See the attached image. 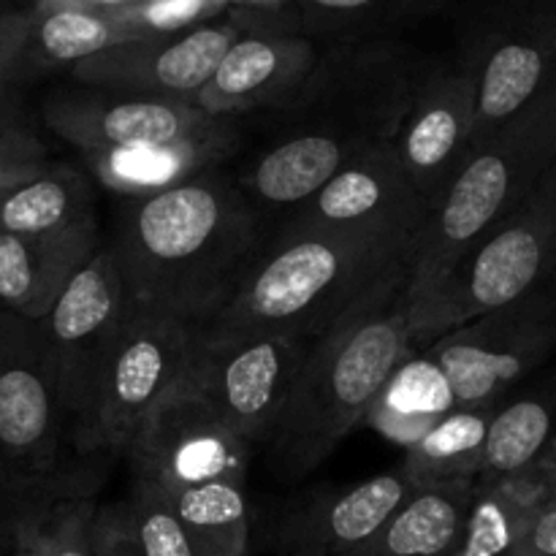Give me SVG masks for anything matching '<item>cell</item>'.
Masks as SVG:
<instances>
[{
	"label": "cell",
	"mask_w": 556,
	"mask_h": 556,
	"mask_svg": "<svg viewBox=\"0 0 556 556\" xmlns=\"http://www.w3.org/2000/svg\"><path fill=\"white\" fill-rule=\"evenodd\" d=\"M456 407L448 375L427 351H418L391 375L364 424L407 451Z\"/></svg>",
	"instance_id": "obj_26"
},
{
	"label": "cell",
	"mask_w": 556,
	"mask_h": 556,
	"mask_svg": "<svg viewBox=\"0 0 556 556\" xmlns=\"http://www.w3.org/2000/svg\"><path fill=\"white\" fill-rule=\"evenodd\" d=\"M199 329L134 307L101 364L90 405L74 434L79 454H125L130 438L188 369Z\"/></svg>",
	"instance_id": "obj_8"
},
{
	"label": "cell",
	"mask_w": 556,
	"mask_h": 556,
	"mask_svg": "<svg viewBox=\"0 0 556 556\" xmlns=\"http://www.w3.org/2000/svg\"><path fill=\"white\" fill-rule=\"evenodd\" d=\"M27 11H0V123H27L22 114V79L16 71Z\"/></svg>",
	"instance_id": "obj_35"
},
{
	"label": "cell",
	"mask_w": 556,
	"mask_h": 556,
	"mask_svg": "<svg viewBox=\"0 0 556 556\" xmlns=\"http://www.w3.org/2000/svg\"><path fill=\"white\" fill-rule=\"evenodd\" d=\"M96 220L90 179L65 163H52L43 174L0 190V237L54 233Z\"/></svg>",
	"instance_id": "obj_27"
},
{
	"label": "cell",
	"mask_w": 556,
	"mask_h": 556,
	"mask_svg": "<svg viewBox=\"0 0 556 556\" xmlns=\"http://www.w3.org/2000/svg\"><path fill=\"white\" fill-rule=\"evenodd\" d=\"M476 483L418 486L367 543L345 556H451L465 530Z\"/></svg>",
	"instance_id": "obj_25"
},
{
	"label": "cell",
	"mask_w": 556,
	"mask_h": 556,
	"mask_svg": "<svg viewBox=\"0 0 556 556\" xmlns=\"http://www.w3.org/2000/svg\"><path fill=\"white\" fill-rule=\"evenodd\" d=\"M244 27V16L231 14L177 33L136 38L74 65L71 76L92 90L195 103Z\"/></svg>",
	"instance_id": "obj_14"
},
{
	"label": "cell",
	"mask_w": 556,
	"mask_h": 556,
	"mask_svg": "<svg viewBox=\"0 0 556 556\" xmlns=\"http://www.w3.org/2000/svg\"><path fill=\"white\" fill-rule=\"evenodd\" d=\"M233 123L223 125L215 134L185 139L177 144L139 147V150L85 152V163L92 177L123 199H147L163 193L199 174L217 168L237 147Z\"/></svg>",
	"instance_id": "obj_24"
},
{
	"label": "cell",
	"mask_w": 556,
	"mask_h": 556,
	"mask_svg": "<svg viewBox=\"0 0 556 556\" xmlns=\"http://www.w3.org/2000/svg\"><path fill=\"white\" fill-rule=\"evenodd\" d=\"M25 11V36L16 58L22 85L52 71L74 68L119 43L147 38L125 5L36 3Z\"/></svg>",
	"instance_id": "obj_22"
},
{
	"label": "cell",
	"mask_w": 556,
	"mask_h": 556,
	"mask_svg": "<svg viewBox=\"0 0 556 556\" xmlns=\"http://www.w3.org/2000/svg\"><path fill=\"white\" fill-rule=\"evenodd\" d=\"M448 0H296L304 36L331 43L375 41L434 14Z\"/></svg>",
	"instance_id": "obj_31"
},
{
	"label": "cell",
	"mask_w": 556,
	"mask_h": 556,
	"mask_svg": "<svg viewBox=\"0 0 556 556\" xmlns=\"http://www.w3.org/2000/svg\"><path fill=\"white\" fill-rule=\"evenodd\" d=\"M27 505L22 503L20 494L9 483V478L0 470V556H11V546H14L16 527H20L22 516L27 514Z\"/></svg>",
	"instance_id": "obj_38"
},
{
	"label": "cell",
	"mask_w": 556,
	"mask_h": 556,
	"mask_svg": "<svg viewBox=\"0 0 556 556\" xmlns=\"http://www.w3.org/2000/svg\"><path fill=\"white\" fill-rule=\"evenodd\" d=\"M556 166V81L530 109L478 141L443 204L429 215L405 282L407 313L462 255L519 210Z\"/></svg>",
	"instance_id": "obj_4"
},
{
	"label": "cell",
	"mask_w": 556,
	"mask_h": 556,
	"mask_svg": "<svg viewBox=\"0 0 556 556\" xmlns=\"http://www.w3.org/2000/svg\"><path fill=\"white\" fill-rule=\"evenodd\" d=\"M324 49L304 33L244 27L215 76L195 98V106L217 119L250 112H277L318 68Z\"/></svg>",
	"instance_id": "obj_17"
},
{
	"label": "cell",
	"mask_w": 556,
	"mask_h": 556,
	"mask_svg": "<svg viewBox=\"0 0 556 556\" xmlns=\"http://www.w3.org/2000/svg\"><path fill=\"white\" fill-rule=\"evenodd\" d=\"M429 210L413 188L394 144H380L342 168L282 226L369 228L421 237Z\"/></svg>",
	"instance_id": "obj_18"
},
{
	"label": "cell",
	"mask_w": 556,
	"mask_h": 556,
	"mask_svg": "<svg viewBox=\"0 0 556 556\" xmlns=\"http://www.w3.org/2000/svg\"><path fill=\"white\" fill-rule=\"evenodd\" d=\"M405 282L407 275L386 280L313 340L264 445L271 472L282 481H296L324 465L364 424L391 375L416 353Z\"/></svg>",
	"instance_id": "obj_3"
},
{
	"label": "cell",
	"mask_w": 556,
	"mask_h": 556,
	"mask_svg": "<svg viewBox=\"0 0 556 556\" xmlns=\"http://www.w3.org/2000/svg\"><path fill=\"white\" fill-rule=\"evenodd\" d=\"M96 500L90 494H71L49 505L43 516L47 556H96L92 525H96Z\"/></svg>",
	"instance_id": "obj_33"
},
{
	"label": "cell",
	"mask_w": 556,
	"mask_h": 556,
	"mask_svg": "<svg viewBox=\"0 0 556 556\" xmlns=\"http://www.w3.org/2000/svg\"><path fill=\"white\" fill-rule=\"evenodd\" d=\"M47 508H30L22 516L20 527H16L14 546L11 556H47V535H43V516Z\"/></svg>",
	"instance_id": "obj_39"
},
{
	"label": "cell",
	"mask_w": 556,
	"mask_h": 556,
	"mask_svg": "<svg viewBox=\"0 0 556 556\" xmlns=\"http://www.w3.org/2000/svg\"><path fill=\"white\" fill-rule=\"evenodd\" d=\"M313 337L266 334L239 342H195L182 383L193 389L231 432L266 445L291 396Z\"/></svg>",
	"instance_id": "obj_10"
},
{
	"label": "cell",
	"mask_w": 556,
	"mask_h": 556,
	"mask_svg": "<svg viewBox=\"0 0 556 556\" xmlns=\"http://www.w3.org/2000/svg\"><path fill=\"white\" fill-rule=\"evenodd\" d=\"M68 443L71 424L38 324L0 309V470L27 508L90 494L60 476Z\"/></svg>",
	"instance_id": "obj_7"
},
{
	"label": "cell",
	"mask_w": 556,
	"mask_h": 556,
	"mask_svg": "<svg viewBox=\"0 0 556 556\" xmlns=\"http://www.w3.org/2000/svg\"><path fill=\"white\" fill-rule=\"evenodd\" d=\"M556 351V288L481 315L427 348L448 375L459 407L500 405Z\"/></svg>",
	"instance_id": "obj_9"
},
{
	"label": "cell",
	"mask_w": 556,
	"mask_h": 556,
	"mask_svg": "<svg viewBox=\"0 0 556 556\" xmlns=\"http://www.w3.org/2000/svg\"><path fill=\"white\" fill-rule=\"evenodd\" d=\"M476 103V144L541 96L556 81V5L510 11L486 22L456 60Z\"/></svg>",
	"instance_id": "obj_12"
},
{
	"label": "cell",
	"mask_w": 556,
	"mask_h": 556,
	"mask_svg": "<svg viewBox=\"0 0 556 556\" xmlns=\"http://www.w3.org/2000/svg\"><path fill=\"white\" fill-rule=\"evenodd\" d=\"M43 123L63 141L85 152L139 150L177 144L215 134L231 119H217L195 103L119 92H58L43 103Z\"/></svg>",
	"instance_id": "obj_15"
},
{
	"label": "cell",
	"mask_w": 556,
	"mask_h": 556,
	"mask_svg": "<svg viewBox=\"0 0 556 556\" xmlns=\"http://www.w3.org/2000/svg\"><path fill=\"white\" fill-rule=\"evenodd\" d=\"M101 248L96 220L54 233H3L0 309L25 320H43Z\"/></svg>",
	"instance_id": "obj_20"
},
{
	"label": "cell",
	"mask_w": 556,
	"mask_h": 556,
	"mask_svg": "<svg viewBox=\"0 0 556 556\" xmlns=\"http://www.w3.org/2000/svg\"><path fill=\"white\" fill-rule=\"evenodd\" d=\"M367 150L372 147L324 130H280V139L271 141L239 177V188L261 215L280 212L291 217Z\"/></svg>",
	"instance_id": "obj_21"
},
{
	"label": "cell",
	"mask_w": 556,
	"mask_h": 556,
	"mask_svg": "<svg viewBox=\"0 0 556 556\" xmlns=\"http://www.w3.org/2000/svg\"><path fill=\"white\" fill-rule=\"evenodd\" d=\"M508 556H556V481L532 510L525 532Z\"/></svg>",
	"instance_id": "obj_37"
},
{
	"label": "cell",
	"mask_w": 556,
	"mask_h": 556,
	"mask_svg": "<svg viewBox=\"0 0 556 556\" xmlns=\"http://www.w3.org/2000/svg\"><path fill=\"white\" fill-rule=\"evenodd\" d=\"M163 497L201 556H248L250 510L244 483L217 481L168 489Z\"/></svg>",
	"instance_id": "obj_30"
},
{
	"label": "cell",
	"mask_w": 556,
	"mask_h": 556,
	"mask_svg": "<svg viewBox=\"0 0 556 556\" xmlns=\"http://www.w3.org/2000/svg\"><path fill=\"white\" fill-rule=\"evenodd\" d=\"M486 478H556V367L500 402L486 443Z\"/></svg>",
	"instance_id": "obj_23"
},
{
	"label": "cell",
	"mask_w": 556,
	"mask_h": 556,
	"mask_svg": "<svg viewBox=\"0 0 556 556\" xmlns=\"http://www.w3.org/2000/svg\"><path fill=\"white\" fill-rule=\"evenodd\" d=\"M554 481L478 478L465 530L451 556H508Z\"/></svg>",
	"instance_id": "obj_29"
},
{
	"label": "cell",
	"mask_w": 556,
	"mask_h": 556,
	"mask_svg": "<svg viewBox=\"0 0 556 556\" xmlns=\"http://www.w3.org/2000/svg\"><path fill=\"white\" fill-rule=\"evenodd\" d=\"M250 454L253 445L231 432L182 380L157 402L125 448L134 478L163 492L217 481L244 483Z\"/></svg>",
	"instance_id": "obj_13"
},
{
	"label": "cell",
	"mask_w": 556,
	"mask_h": 556,
	"mask_svg": "<svg viewBox=\"0 0 556 556\" xmlns=\"http://www.w3.org/2000/svg\"><path fill=\"white\" fill-rule=\"evenodd\" d=\"M434 60L396 38L331 43L275 114L282 130H324L362 147L394 144Z\"/></svg>",
	"instance_id": "obj_6"
},
{
	"label": "cell",
	"mask_w": 556,
	"mask_h": 556,
	"mask_svg": "<svg viewBox=\"0 0 556 556\" xmlns=\"http://www.w3.org/2000/svg\"><path fill=\"white\" fill-rule=\"evenodd\" d=\"M130 309L134 304L125 291L112 248L106 244L65 288L52 313L36 320L60 402L71 424V445L90 405L103 358L123 331Z\"/></svg>",
	"instance_id": "obj_11"
},
{
	"label": "cell",
	"mask_w": 556,
	"mask_h": 556,
	"mask_svg": "<svg viewBox=\"0 0 556 556\" xmlns=\"http://www.w3.org/2000/svg\"><path fill=\"white\" fill-rule=\"evenodd\" d=\"M125 508L141 556H201L174 516L168 500L150 481L134 478Z\"/></svg>",
	"instance_id": "obj_32"
},
{
	"label": "cell",
	"mask_w": 556,
	"mask_h": 556,
	"mask_svg": "<svg viewBox=\"0 0 556 556\" xmlns=\"http://www.w3.org/2000/svg\"><path fill=\"white\" fill-rule=\"evenodd\" d=\"M500 405L456 407L427 438L410 445L402 462L416 486L478 481L486 465V443Z\"/></svg>",
	"instance_id": "obj_28"
},
{
	"label": "cell",
	"mask_w": 556,
	"mask_h": 556,
	"mask_svg": "<svg viewBox=\"0 0 556 556\" xmlns=\"http://www.w3.org/2000/svg\"><path fill=\"white\" fill-rule=\"evenodd\" d=\"M52 163L30 123H0V190L38 177Z\"/></svg>",
	"instance_id": "obj_34"
},
{
	"label": "cell",
	"mask_w": 556,
	"mask_h": 556,
	"mask_svg": "<svg viewBox=\"0 0 556 556\" xmlns=\"http://www.w3.org/2000/svg\"><path fill=\"white\" fill-rule=\"evenodd\" d=\"M418 239L369 228L280 226L201 342L266 334L320 337L386 280L407 275Z\"/></svg>",
	"instance_id": "obj_2"
},
{
	"label": "cell",
	"mask_w": 556,
	"mask_h": 556,
	"mask_svg": "<svg viewBox=\"0 0 556 556\" xmlns=\"http://www.w3.org/2000/svg\"><path fill=\"white\" fill-rule=\"evenodd\" d=\"M400 161L427 204H443L476 147V103L470 81L456 65L434 63L394 141Z\"/></svg>",
	"instance_id": "obj_16"
},
{
	"label": "cell",
	"mask_w": 556,
	"mask_h": 556,
	"mask_svg": "<svg viewBox=\"0 0 556 556\" xmlns=\"http://www.w3.org/2000/svg\"><path fill=\"white\" fill-rule=\"evenodd\" d=\"M556 275V166L530 199L483 233L410 313L413 348L552 286Z\"/></svg>",
	"instance_id": "obj_5"
},
{
	"label": "cell",
	"mask_w": 556,
	"mask_h": 556,
	"mask_svg": "<svg viewBox=\"0 0 556 556\" xmlns=\"http://www.w3.org/2000/svg\"><path fill=\"white\" fill-rule=\"evenodd\" d=\"M554 5H556V0H554Z\"/></svg>",
	"instance_id": "obj_41"
},
{
	"label": "cell",
	"mask_w": 556,
	"mask_h": 556,
	"mask_svg": "<svg viewBox=\"0 0 556 556\" xmlns=\"http://www.w3.org/2000/svg\"><path fill=\"white\" fill-rule=\"evenodd\" d=\"M92 546H96V556H141L134 532H130L125 500L114 505H101L96 510Z\"/></svg>",
	"instance_id": "obj_36"
},
{
	"label": "cell",
	"mask_w": 556,
	"mask_h": 556,
	"mask_svg": "<svg viewBox=\"0 0 556 556\" xmlns=\"http://www.w3.org/2000/svg\"><path fill=\"white\" fill-rule=\"evenodd\" d=\"M264 220L220 168L119 206L112 248L134 307L195 329L226 307L264 250Z\"/></svg>",
	"instance_id": "obj_1"
},
{
	"label": "cell",
	"mask_w": 556,
	"mask_h": 556,
	"mask_svg": "<svg viewBox=\"0 0 556 556\" xmlns=\"http://www.w3.org/2000/svg\"><path fill=\"white\" fill-rule=\"evenodd\" d=\"M552 286H554V288H556V275H554V282H552Z\"/></svg>",
	"instance_id": "obj_40"
},
{
	"label": "cell",
	"mask_w": 556,
	"mask_h": 556,
	"mask_svg": "<svg viewBox=\"0 0 556 556\" xmlns=\"http://www.w3.org/2000/svg\"><path fill=\"white\" fill-rule=\"evenodd\" d=\"M416 489L402 467L353 486L318 489L282 516L277 525V548L286 556L351 554L367 543Z\"/></svg>",
	"instance_id": "obj_19"
}]
</instances>
